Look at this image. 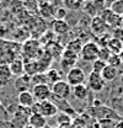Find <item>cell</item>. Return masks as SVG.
Returning a JSON list of instances; mask_svg holds the SVG:
<instances>
[{"instance_id":"6da1fadb","label":"cell","mask_w":123,"mask_h":128,"mask_svg":"<svg viewBox=\"0 0 123 128\" xmlns=\"http://www.w3.org/2000/svg\"><path fill=\"white\" fill-rule=\"evenodd\" d=\"M43 50L41 49V43L37 40H27L22 44V56L26 60H37L42 56Z\"/></svg>"},{"instance_id":"7a4b0ae2","label":"cell","mask_w":123,"mask_h":128,"mask_svg":"<svg viewBox=\"0 0 123 128\" xmlns=\"http://www.w3.org/2000/svg\"><path fill=\"white\" fill-rule=\"evenodd\" d=\"M98 50H100V47L97 46V43L94 41H89L84 43V46L80 50L79 58L85 62H95L98 58Z\"/></svg>"},{"instance_id":"3957f363","label":"cell","mask_w":123,"mask_h":128,"mask_svg":"<svg viewBox=\"0 0 123 128\" xmlns=\"http://www.w3.org/2000/svg\"><path fill=\"white\" fill-rule=\"evenodd\" d=\"M85 81H86V74L79 66L72 68L66 73V82L72 88L73 86H76V85H82V84H85Z\"/></svg>"},{"instance_id":"277c9868","label":"cell","mask_w":123,"mask_h":128,"mask_svg":"<svg viewBox=\"0 0 123 128\" xmlns=\"http://www.w3.org/2000/svg\"><path fill=\"white\" fill-rule=\"evenodd\" d=\"M105 84L106 81L102 79L101 74L98 73H94L91 72L88 76H86V86L89 90H91L94 92H100L105 89Z\"/></svg>"},{"instance_id":"5b68a950","label":"cell","mask_w":123,"mask_h":128,"mask_svg":"<svg viewBox=\"0 0 123 128\" xmlns=\"http://www.w3.org/2000/svg\"><path fill=\"white\" fill-rule=\"evenodd\" d=\"M50 91H52V95L53 96H56L58 98L66 100L70 96V94H72V86L65 80H59L58 82L52 85Z\"/></svg>"},{"instance_id":"8992f818","label":"cell","mask_w":123,"mask_h":128,"mask_svg":"<svg viewBox=\"0 0 123 128\" xmlns=\"http://www.w3.org/2000/svg\"><path fill=\"white\" fill-rule=\"evenodd\" d=\"M32 95L34 97L36 102H43L50 98L52 91H50V86L48 84H41V85H34L32 86Z\"/></svg>"},{"instance_id":"52a82bcc","label":"cell","mask_w":123,"mask_h":128,"mask_svg":"<svg viewBox=\"0 0 123 128\" xmlns=\"http://www.w3.org/2000/svg\"><path fill=\"white\" fill-rule=\"evenodd\" d=\"M78 59H79V54L64 48V52H63V54L60 57V65L63 68V70L64 72L66 70V73H68L72 68L75 66V63L78 62Z\"/></svg>"},{"instance_id":"ba28073f","label":"cell","mask_w":123,"mask_h":128,"mask_svg":"<svg viewBox=\"0 0 123 128\" xmlns=\"http://www.w3.org/2000/svg\"><path fill=\"white\" fill-rule=\"evenodd\" d=\"M108 28H110V27L107 26L106 21L100 15L92 17V20L90 21V30H91L92 33H94L95 36H97V37L106 34L108 31Z\"/></svg>"},{"instance_id":"9c48e42d","label":"cell","mask_w":123,"mask_h":128,"mask_svg":"<svg viewBox=\"0 0 123 128\" xmlns=\"http://www.w3.org/2000/svg\"><path fill=\"white\" fill-rule=\"evenodd\" d=\"M104 9H105V2L100 1H85L82 4V10L91 17L98 16Z\"/></svg>"},{"instance_id":"30bf717a","label":"cell","mask_w":123,"mask_h":128,"mask_svg":"<svg viewBox=\"0 0 123 128\" xmlns=\"http://www.w3.org/2000/svg\"><path fill=\"white\" fill-rule=\"evenodd\" d=\"M58 107L50 101L47 100L43 102H40V114H42L44 118H50V117H56L58 114Z\"/></svg>"},{"instance_id":"8fae6325","label":"cell","mask_w":123,"mask_h":128,"mask_svg":"<svg viewBox=\"0 0 123 128\" xmlns=\"http://www.w3.org/2000/svg\"><path fill=\"white\" fill-rule=\"evenodd\" d=\"M50 31L53 32L54 34H65L66 32L70 30V26L69 24L65 21V20H57V18H53L52 22H50Z\"/></svg>"},{"instance_id":"7c38bea8","label":"cell","mask_w":123,"mask_h":128,"mask_svg":"<svg viewBox=\"0 0 123 128\" xmlns=\"http://www.w3.org/2000/svg\"><path fill=\"white\" fill-rule=\"evenodd\" d=\"M9 69L12 74V76H17L20 78L21 75L25 74V60L20 57L15 58L11 63L9 64Z\"/></svg>"},{"instance_id":"4fadbf2b","label":"cell","mask_w":123,"mask_h":128,"mask_svg":"<svg viewBox=\"0 0 123 128\" xmlns=\"http://www.w3.org/2000/svg\"><path fill=\"white\" fill-rule=\"evenodd\" d=\"M44 52H46L52 59H54V58H60L62 54H63V52H64V47L62 46L60 43L53 41V42H50L49 44L46 46Z\"/></svg>"},{"instance_id":"5bb4252c","label":"cell","mask_w":123,"mask_h":128,"mask_svg":"<svg viewBox=\"0 0 123 128\" xmlns=\"http://www.w3.org/2000/svg\"><path fill=\"white\" fill-rule=\"evenodd\" d=\"M17 100H18L20 106H21V107H26V108H31V107L33 106V104L36 102V100H34V97L32 95V92L28 91V90L18 92Z\"/></svg>"},{"instance_id":"9a60e30c","label":"cell","mask_w":123,"mask_h":128,"mask_svg":"<svg viewBox=\"0 0 123 128\" xmlns=\"http://www.w3.org/2000/svg\"><path fill=\"white\" fill-rule=\"evenodd\" d=\"M27 123L32 128H44L47 126V120L40 113H31Z\"/></svg>"},{"instance_id":"2e32d148","label":"cell","mask_w":123,"mask_h":128,"mask_svg":"<svg viewBox=\"0 0 123 128\" xmlns=\"http://www.w3.org/2000/svg\"><path fill=\"white\" fill-rule=\"evenodd\" d=\"M38 10L41 12V15L43 16L44 18H50L54 16L56 12V9L53 6L52 2H48V1H43V2H40L38 4Z\"/></svg>"},{"instance_id":"e0dca14e","label":"cell","mask_w":123,"mask_h":128,"mask_svg":"<svg viewBox=\"0 0 123 128\" xmlns=\"http://www.w3.org/2000/svg\"><path fill=\"white\" fill-rule=\"evenodd\" d=\"M106 48L111 52V54H121L123 50V42H121V41L117 40V38L111 37L110 41L107 42Z\"/></svg>"},{"instance_id":"ac0fdd59","label":"cell","mask_w":123,"mask_h":128,"mask_svg":"<svg viewBox=\"0 0 123 128\" xmlns=\"http://www.w3.org/2000/svg\"><path fill=\"white\" fill-rule=\"evenodd\" d=\"M101 76H102V79L105 81H113L114 79H117V76H118V69L107 64L105 66V69L101 72Z\"/></svg>"},{"instance_id":"d6986e66","label":"cell","mask_w":123,"mask_h":128,"mask_svg":"<svg viewBox=\"0 0 123 128\" xmlns=\"http://www.w3.org/2000/svg\"><path fill=\"white\" fill-rule=\"evenodd\" d=\"M72 94L78 100H85L88 97V95H89V89H88L86 84L76 85V86H73L72 88Z\"/></svg>"},{"instance_id":"ffe728a7","label":"cell","mask_w":123,"mask_h":128,"mask_svg":"<svg viewBox=\"0 0 123 128\" xmlns=\"http://www.w3.org/2000/svg\"><path fill=\"white\" fill-rule=\"evenodd\" d=\"M12 74L9 69V65H0V86H5L10 82Z\"/></svg>"},{"instance_id":"44dd1931","label":"cell","mask_w":123,"mask_h":128,"mask_svg":"<svg viewBox=\"0 0 123 128\" xmlns=\"http://www.w3.org/2000/svg\"><path fill=\"white\" fill-rule=\"evenodd\" d=\"M82 46H84V43H82V41L80 38H74V40L69 41L64 48L65 49H69V50H72V52H74L76 54H80V50H81Z\"/></svg>"},{"instance_id":"7402d4cb","label":"cell","mask_w":123,"mask_h":128,"mask_svg":"<svg viewBox=\"0 0 123 128\" xmlns=\"http://www.w3.org/2000/svg\"><path fill=\"white\" fill-rule=\"evenodd\" d=\"M82 4L84 1L80 0H64L63 1V6L65 10H72V11H76L82 9Z\"/></svg>"},{"instance_id":"603a6c76","label":"cell","mask_w":123,"mask_h":128,"mask_svg":"<svg viewBox=\"0 0 123 128\" xmlns=\"http://www.w3.org/2000/svg\"><path fill=\"white\" fill-rule=\"evenodd\" d=\"M37 73H40L37 60H26L25 62V74H27L28 76H33Z\"/></svg>"},{"instance_id":"cb8c5ba5","label":"cell","mask_w":123,"mask_h":128,"mask_svg":"<svg viewBox=\"0 0 123 128\" xmlns=\"http://www.w3.org/2000/svg\"><path fill=\"white\" fill-rule=\"evenodd\" d=\"M46 75H47L48 82H50L52 85L56 84V82H58L59 80H62V74L57 70V69H52V68H49V70H47L46 72Z\"/></svg>"},{"instance_id":"d4e9b609","label":"cell","mask_w":123,"mask_h":128,"mask_svg":"<svg viewBox=\"0 0 123 128\" xmlns=\"http://www.w3.org/2000/svg\"><path fill=\"white\" fill-rule=\"evenodd\" d=\"M113 14L118 16H122L123 17V0H116V1H112L110 4V8H108Z\"/></svg>"},{"instance_id":"484cf974","label":"cell","mask_w":123,"mask_h":128,"mask_svg":"<svg viewBox=\"0 0 123 128\" xmlns=\"http://www.w3.org/2000/svg\"><path fill=\"white\" fill-rule=\"evenodd\" d=\"M31 84H32V86L41 85V84H48L46 73H37L33 76H31Z\"/></svg>"},{"instance_id":"4316f807","label":"cell","mask_w":123,"mask_h":128,"mask_svg":"<svg viewBox=\"0 0 123 128\" xmlns=\"http://www.w3.org/2000/svg\"><path fill=\"white\" fill-rule=\"evenodd\" d=\"M57 122H58V127H62V126H72V116L70 114H66L64 112H62L58 114L57 117Z\"/></svg>"},{"instance_id":"83f0119b","label":"cell","mask_w":123,"mask_h":128,"mask_svg":"<svg viewBox=\"0 0 123 128\" xmlns=\"http://www.w3.org/2000/svg\"><path fill=\"white\" fill-rule=\"evenodd\" d=\"M107 64L113 66V68H120L122 65V59H121V56L120 54H111L110 59L107 60Z\"/></svg>"},{"instance_id":"f1b7e54d","label":"cell","mask_w":123,"mask_h":128,"mask_svg":"<svg viewBox=\"0 0 123 128\" xmlns=\"http://www.w3.org/2000/svg\"><path fill=\"white\" fill-rule=\"evenodd\" d=\"M107 65L106 62H104V60H100V59H96L95 62H92V70L94 73H98V74H101V72L105 69V66Z\"/></svg>"},{"instance_id":"f546056e","label":"cell","mask_w":123,"mask_h":128,"mask_svg":"<svg viewBox=\"0 0 123 128\" xmlns=\"http://www.w3.org/2000/svg\"><path fill=\"white\" fill-rule=\"evenodd\" d=\"M110 57H111V52L108 50L107 48L106 47L100 48V50H98V58H97V59L104 60V62H106V63H107V60L110 59Z\"/></svg>"},{"instance_id":"4dcf8cb0","label":"cell","mask_w":123,"mask_h":128,"mask_svg":"<svg viewBox=\"0 0 123 128\" xmlns=\"http://www.w3.org/2000/svg\"><path fill=\"white\" fill-rule=\"evenodd\" d=\"M66 16V10L64 8H58L56 9V12H54V18L57 20H64Z\"/></svg>"},{"instance_id":"1f68e13d","label":"cell","mask_w":123,"mask_h":128,"mask_svg":"<svg viewBox=\"0 0 123 128\" xmlns=\"http://www.w3.org/2000/svg\"><path fill=\"white\" fill-rule=\"evenodd\" d=\"M113 38H117L120 40L121 42H123V27H120V28H116L113 30Z\"/></svg>"},{"instance_id":"d6a6232c","label":"cell","mask_w":123,"mask_h":128,"mask_svg":"<svg viewBox=\"0 0 123 128\" xmlns=\"http://www.w3.org/2000/svg\"><path fill=\"white\" fill-rule=\"evenodd\" d=\"M0 128H15L11 122H6V121H0Z\"/></svg>"},{"instance_id":"836d02e7","label":"cell","mask_w":123,"mask_h":128,"mask_svg":"<svg viewBox=\"0 0 123 128\" xmlns=\"http://www.w3.org/2000/svg\"><path fill=\"white\" fill-rule=\"evenodd\" d=\"M114 128H123V120H120V121L114 124Z\"/></svg>"},{"instance_id":"e575fe53","label":"cell","mask_w":123,"mask_h":128,"mask_svg":"<svg viewBox=\"0 0 123 128\" xmlns=\"http://www.w3.org/2000/svg\"><path fill=\"white\" fill-rule=\"evenodd\" d=\"M58 128H72V126H62V127H58Z\"/></svg>"},{"instance_id":"d590c367","label":"cell","mask_w":123,"mask_h":128,"mask_svg":"<svg viewBox=\"0 0 123 128\" xmlns=\"http://www.w3.org/2000/svg\"><path fill=\"white\" fill-rule=\"evenodd\" d=\"M120 80H121V85H122V86H123V74H122V75H121V79H120Z\"/></svg>"},{"instance_id":"8d00e7d4","label":"cell","mask_w":123,"mask_h":128,"mask_svg":"<svg viewBox=\"0 0 123 128\" xmlns=\"http://www.w3.org/2000/svg\"><path fill=\"white\" fill-rule=\"evenodd\" d=\"M24 128H32V127H31V126H28V124H26V126H25Z\"/></svg>"},{"instance_id":"74e56055","label":"cell","mask_w":123,"mask_h":128,"mask_svg":"<svg viewBox=\"0 0 123 128\" xmlns=\"http://www.w3.org/2000/svg\"><path fill=\"white\" fill-rule=\"evenodd\" d=\"M44 128H53V127H49V126H46V127Z\"/></svg>"}]
</instances>
